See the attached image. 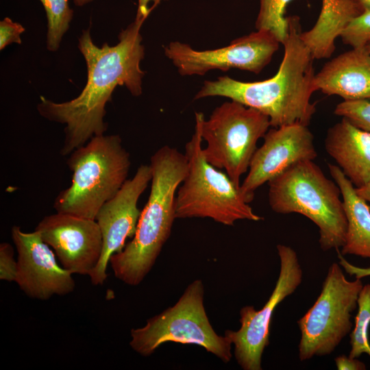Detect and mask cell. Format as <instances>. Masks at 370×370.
<instances>
[{"label": "cell", "mask_w": 370, "mask_h": 370, "mask_svg": "<svg viewBox=\"0 0 370 370\" xmlns=\"http://www.w3.org/2000/svg\"><path fill=\"white\" fill-rule=\"evenodd\" d=\"M144 21L136 20L119 34V42L101 47L92 40L90 29L78 39V49L87 66V82L75 99L62 103L40 97L36 109L50 121L64 125V138L60 154L69 156L93 136L104 134L106 106L118 86H125L134 97L142 94L145 75L140 66L145 56L140 29Z\"/></svg>", "instance_id": "6da1fadb"}, {"label": "cell", "mask_w": 370, "mask_h": 370, "mask_svg": "<svg viewBox=\"0 0 370 370\" xmlns=\"http://www.w3.org/2000/svg\"><path fill=\"white\" fill-rule=\"evenodd\" d=\"M288 33L282 42L284 56L276 74L267 79L244 82L228 76L204 82L194 99L220 96L254 108L270 119L271 126L308 125L316 112L311 97L314 84V58L300 38L297 16H288Z\"/></svg>", "instance_id": "7a4b0ae2"}, {"label": "cell", "mask_w": 370, "mask_h": 370, "mask_svg": "<svg viewBox=\"0 0 370 370\" xmlns=\"http://www.w3.org/2000/svg\"><path fill=\"white\" fill-rule=\"evenodd\" d=\"M151 189L140 212L136 233L123 249L110 259L114 276L137 286L154 265L169 239L175 218V199L188 170L185 154L164 145L150 158Z\"/></svg>", "instance_id": "3957f363"}, {"label": "cell", "mask_w": 370, "mask_h": 370, "mask_svg": "<svg viewBox=\"0 0 370 370\" xmlns=\"http://www.w3.org/2000/svg\"><path fill=\"white\" fill-rule=\"evenodd\" d=\"M69 156L71 184L58 193L53 208L57 212L95 220L101 208L128 180L130 153L119 135L103 134L93 136Z\"/></svg>", "instance_id": "277c9868"}, {"label": "cell", "mask_w": 370, "mask_h": 370, "mask_svg": "<svg viewBox=\"0 0 370 370\" xmlns=\"http://www.w3.org/2000/svg\"><path fill=\"white\" fill-rule=\"evenodd\" d=\"M268 184L273 211L298 213L309 219L319 228L323 251L343 246L347 223L340 188L313 160L295 164Z\"/></svg>", "instance_id": "5b68a950"}, {"label": "cell", "mask_w": 370, "mask_h": 370, "mask_svg": "<svg viewBox=\"0 0 370 370\" xmlns=\"http://www.w3.org/2000/svg\"><path fill=\"white\" fill-rule=\"evenodd\" d=\"M202 142L199 115L195 112V132L185 145L188 170L175 195V218H209L228 226L239 220H262L246 201L240 187L225 172L206 160Z\"/></svg>", "instance_id": "8992f818"}, {"label": "cell", "mask_w": 370, "mask_h": 370, "mask_svg": "<svg viewBox=\"0 0 370 370\" xmlns=\"http://www.w3.org/2000/svg\"><path fill=\"white\" fill-rule=\"evenodd\" d=\"M204 295L202 281L194 280L173 306L148 319L143 327L131 330V348L147 357L166 342L196 345L229 362L232 343L214 330L204 306Z\"/></svg>", "instance_id": "52a82bcc"}, {"label": "cell", "mask_w": 370, "mask_h": 370, "mask_svg": "<svg viewBox=\"0 0 370 370\" xmlns=\"http://www.w3.org/2000/svg\"><path fill=\"white\" fill-rule=\"evenodd\" d=\"M203 153L206 160L224 169L240 187L241 177L248 171L258 140L271 126L270 119L261 112L231 100L217 107L206 120L199 112Z\"/></svg>", "instance_id": "ba28073f"}, {"label": "cell", "mask_w": 370, "mask_h": 370, "mask_svg": "<svg viewBox=\"0 0 370 370\" xmlns=\"http://www.w3.org/2000/svg\"><path fill=\"white\" fill-rule=\"evenodd\" d=\"M362 286L361 279L347 280L338 263L330 266L318 298L297 321L301 361L330 355L351 332L352 312Z\"/></svg>", "instance_id": "9c48e42d"}, {"label": "cell", "mask_w": 370, "mask_h": 370, "mask_svg": "<svg viewBox=\"0 0 370 370\" xmlns=\"http://www.w3.org/2000/svg\"><path fill=\"white\" fill-rule=\"evenodd\" d=\"M280 269L275 286L264 306L256 310L253 306L240 310L241 327L227 330L225 336L234 344V357L244 370H261L263 352L269 345L270 324L275 309L301 284L303 271L296 251L291 247L277 245Z\"/></svg>", "instance_id": "30bf717a"}, {"label": "cell", "mask_w": 370, "mask_h": 370, "mask_svg": "<svg viewBox=\"0 0 370 370\" xmlns=\"http://www.w3.org/2000/svg\"><path fill=\"white\" fill-rule=\"evenodd\" d=\"M280 43L270 32L257 30L219 49L197 51L187 44L173 41L164 50L181 75H204L210 70L231 69L258 74L270 62Z\"/></svg>", "instance_id": "8fae6325"}, {"label": "cell", "mask_w": 370, "mask_h": 370, "mask_svg": "<svg viewBox=\"0 0 370 370\" xmlns=\"http://www.w3.org/2000/svg\"><path fill=\"white\" fill-rule=\"evenodd\" d=\"M263 138L240 186L248 203L253 200L255 190L264 183L300 162L314 160L317 156L313 134L307 125L295 123L274 127Z\"/></svg>", "instance_id": "7c38bea8"}, {"label": "cell", "mask_w": 370, "mask_h": 370, "mask_svg": "<svg viewBox=\"0 0 370 370\" xmlns=\"http://www.w3.org/2000/svg\"><path fill=\"white\" fill-rule=\"evenodd\" d=\"M151 180L149 165L141 164L115 197L98 212L95 220L101 232L103 247L100 259L89 275L93 285L104 284L110 257L123 249L127 238L134 237L141 212L138 201Z\"/></svg>", "instance_id": "4fadbf2b"}, {"label": "cell", "mask_w": 370, "mask_h": 370, "mask_svg": "<svg viewBox=\"0 0 370 370\" xmlns=\"http://www.w3.org/2000/svg\"><path fill=\"white\" fill-rule=\"evenodd\" d=\"M34 230L53 249L64 269L89 276L96 267L103 247L96 220L56 212L43 217Z\"/></svg>", "instance_id": "5bb4252c"}, {"label": "cell", "mask_w": 370, "mask_h": 370, "mask_svg": "<svg viewBox=\"0 0 370 370\" xmlns=\"http://www.w3.org/2000/svg\"><path fill=\"white\" fill-rule=\"evenodd\" d=\"M11 236L17 251L15 282L27 296L47 300L74 291L73 273L59 265L54 251L37 231L25 232L14 225Z\"/></svg>", "instance_id": "9a60e30c"}, {"label": "cell", "mask_w": 370, "mask_h": 370, "mask_svg": "<svg viewBox=\"0 0 370 370\" xmlns=\"http://www.w3.org/2000/svg\"><path fill=\"white\" fill-rule=\"evenodd\" d=\"M317 90L345 101L370 97V53L367 47L352 48L326 62L315 74Z\"/></svg>", "instance_id": "2e32d148"}, {"label": "cell", "mask_w": 370, "mask_h": 370, "mask_svg": "<svg viewBox=\"0 0 370 370\" xmlns=\"http://www.w3.org/2000/svg\"><path fill=\"white\" fill-rule=\"evenodd\" d=\"M325 147L356 188L370 182V132L342 118L328 130Z\"/></svg>", "instance_id": "e0dca14e"}, {"label": "cell", "mask_w": 370, "mask_h": 370, "mask_svg": "<svg viewBox=\"0 0 370 370\" xmlns=\"http://www.w3.org/2000/svg\"><path fill=\"white\" fill-rule=\"evenodd\" d=\"M328 169L340 188L347 223L341 253L370 259V206L337 165L329 164Z\"/></svg>", "instance_id": "ac0fdd59"}, {"label": "cell", "mask_w": 370, "mask_h": 370, "mask_svg": "<svg viewBox=\"0 0 370 370\" xmlns=\"http://www.w3.org/2000/svg\"><path fill=\"white\" fill-rule=\"evenodd\" d=\"M363 12L354 0H337L330 9H321L314 26L301 32L300 38L314 59L330 58L335 50V40L349 23Z\"/></svg>", "instance_id": "d6986e66"}, {"label": "cell", "mask_w": 370, "mask_h": 370, "mask_svg": "<svg viewBox=\"0 0 370 370\" xmlns=\"http://www.w3.org/2000/svg\"><path fill=\"white\" fill-rule=\"evenodd\" d=\"M39 1L45 10L47 20V49L55 52L69 28L74 12L69 6V0Z\"/></svg>", "instance_id": "ffe728a7"}, {"label": "cell", "mask_w": 370, "mask_h": 370, "mask_svg": "<svg viewBox=\"0 0 370 370\" xmlns=\"http://www.w3.org/2000/svg\"><path fill=\"white\" fill-rule=\"evenodd\" d=\"M357 308L354 327L349 334L351 349L349 356L358 358L362 354H367L370 357V284L363 285L358 295Z\"/></svg>", "instance_id": "44dd1931"}, {"label": "cell", "mask_w": 370, "mask_h": 370, "mask_svg": "<svg viewBox=\"0 0 370 370\" xmlns=\"http://www.w3.org/2000/svg\"><path fill=\"white\" fill-rule=\"evenodd\" d=\"M292 0H260V10L256 21L257 30L272 33L282 44L288 33L287 5Z\"/></svg>", "instance_id": "7402d4cb"}, {"label": "cell", "mask_w": 370, "mask_h": 370, "mask_svg": "<svg viewBox=\"0 0 370 370\" xmlns=\"http://www.w3.org/2000/svg\"><path fill=\"white\" fill-rule=\"evenodd\" d=\"M334 113L347 119L357 127L370 132V97L344 100L336 106Z\"/></svg>", "instance_id": "603a6c76"}, {"label": "cell", "mask_w": 370, "mask_h": 370, "mask_svg": "<svg viewBox=\"0 0 370 370\" xmlns=\"http://www.w3.org/2000/svg\"><path fill=\"white\" fill-rule=\"evenodd\" d=\"M343 43L352 48L365 47L370 42V10L353 18L342 32Z\"/></svg>", "instance_id": "cb8c5ba5"}, {"label": "cell", "mask_w": 370, "mask_h": 370, "mask_svg": "<svg viewBox=\"0 0 370 370\" xmlns=\"http://www.w3.org/2000/svg\"><path fill=\"white\" fill-rule=\"evenodd\" d=\"M17 272V260L14 258V249L8 243L0 244V280L15 282Z\"/></svg>", "instance_id": "d4e9b609"}, {"label": "cell", "mask_w": 370, "mask_h": 370, "mask_svg": "<svg viewBox=\"0 0 370 370\" xmlns=\"http://www.w3.org/2000/svg\"><path fill=\"white\" fill-rule=\"evenodd\" d=\"M25 29L21 23L5 17L0 21V50L12 43L21 44V34Z\"/></svg>", "instance_id": "484cf974"}, {"label": "cell", "mask_w": 370, "mask_h": 370, "mask_svg": "<svg viewBox=\"0 0 370 370\" xmlns=\"http://www.w3.org/2000/svg\"><path fill=\"white\" fill-rule=\"evenodd\" d=\"M336 251L339 260L338 264L347 274L350 276H355L356 278L359 279L370 276V267L363 268L354 265L343 257L338 249Z\"/></svg>", "instance_id": "4316f807"}, {"label": "cell", "mask_w": 370, "mask_h": 370, "mask_svg": "<svg viewBox=\"0 0 370 370\" xmlns=\"http://www.w3.org/2000/svg\"><path fill=\"white\" fill-rule=\"evenodd\" d=\"M335 364L338 370H365L366 365L356 358H351L345 355L335 358Z\"/></svg>", "instance_id": "83f0119b"}, {"label": "cell", "mask_w": 370, "mask_h": 370, "mask_svg": "<svg viewBox=\"0 0 370 370\" xmlns=\"http://www.w3.org/2000/svg\"><path fill=\"white\" fill-rule=\"evenodd\" d=\"M161 0H138V9L136 16V20L144 21L146 19L149 12L151 11L149 8V3L153 2L152 8L156 7Z\"/></svg>", "instance_id": "f1b7e54d"}, {"label": "cell", "mask_w": 370, "mask_h": 370, "mask_svg": "<svg viewBox=\"0 0 370 370\" xmlns=\"http://www.w3.org/2000/svg\"><path fill=\"white\" fill-rule=\"evenodd\" d=\"M356 191L370 206V182L363 186L356 188Z\"/></svg>", "instance_id": "f546056e"}, {"label": "cell", "mask_w": 370, "mask_h": 370, "mask_svg": "<svg viewBox=\"0 0 370 370\" xmlns=\"http://www.w3.org/2000/svg\"><path fill=\"white\" fill-rule=\"evenodd\" d=\"M354 1H356L360 5L363 11L370 10V0H354Z\"/></svg>", "instance_id": "4dcf8cb0"}, {"label": "cell", "mask_w": 370, "mask_h": 370, "mask_svg": "<svg viewBox=\"0 0 370 370\" xmlns=\"http://www.w3.org/2000/svg\"><path fill=\"white\" fill-rule=\"evenodd\" d=\"M337 0H322V8H328L334 5Z\"/></svg>", "instance_id": "1f68e13d"}, {"label": "cell", "mask_w": 370, "mask_h": 370, "mask_svg": "<svg viewBox=\"0 0 370 370\" xmlns=\"http://www.w3.org/2000/svg\"><path fill=\"white\" fill-rule=\"evenodd\" d=\"M94 0H73V3L76 6L82 7L89 3L92 2Z\"/></svg>", "instance_id": "d6a6232c"}, {"label": "cell", "mask_w": 370, "mask_h": 370, "mask_svg": "<svg viewBox=\"0 0 370 370\" xmlns=\"http://www.w3.org/2000/svg\"><path fill=\"white\" fill-rule=\"evenodd\" d=\"M369 53H370V42L366 45Z\"/></svg>", "instance_id": "836d02e7"}]
</instances>
